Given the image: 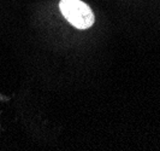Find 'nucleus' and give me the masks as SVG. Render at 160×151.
<instances>
[{"label": "nucleus", "mask_w": 160, "mask_h": 151, "mask_svg": "<svg viewBox=\"0 0 160 151\" xmlns=\"http://www.w3.org/2000/svg\"><path fill=\"white\" fill-rule=\"evenodd\" d=\"M59 8L66 21L77 29H88L95 21L92 8L81 0H60Z\"/></svg>", "instance_id": "obj_1"}]
</instances>
